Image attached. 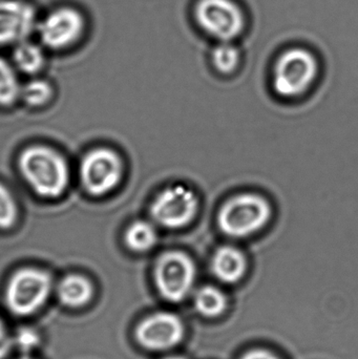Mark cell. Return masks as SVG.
Instances as JSON below:
<instances>
[{"label": "cell", "mask_w": 358, "mask_h": 359, "mask_svg": "<svg viewBox=\"0 0 358 359\" xmlns=\"http://www.w3.org/2000/svg\"><path fill=\"white\" fill-rule=\"evenodd\" d=\"M195 273V263L186 253L181 251L164 253L156 264L158 290L167 301L182 302L193 289Z\"/></svg>", "instance_id": "cell-4"}, {"label": "cell", "mask_w": 358, "mask_h": 359, "mask_svg": "<svg viewBox=\"0 0 358 359\" xmlns=\"http://www.w3.org/2000/svg\"><path fill=\"white\" fill-rule=\"evenodd\" d=\"M19 339H20L21 345H22L23 347L27 346V343H31L32 345H34V343L37 341L35 335H34L33 333L29 332H23L22 334H21V337H19Z\"/></svg>", "instance_id": "cell-23"}, {"label": "cell", "mask_w": 358, "mask_h": 359, "mask_svg": "<svg viewBox=\"0 0 358 359\" xmlns=\"http://www.w3.org/2000/svg\"><path fill=\"white\" fill-rule=\"evenodd\" d=\"M271 206L264 196L240 194L229 198L218 215L221 231L233 238H244L260 231L270 221Z\"/></svg>", "instance_id": "cell-2"}, {"label": "cell", "mask_w": 358, "mask_h": 359, "mask_svg": "<svg viewBox=\"0 0 358 359\" xmlns=\"http://www.w3.org/2000/svg\"><path fill=\"white\" fill-rule=\"evenodd\" d=\"M20 95L27 104L31 107H40L50 100L52 88L43 80H33L21 88Z\"/></svg>", "instance_id": "cell-19"}, {"label": "cell", "mask_w": 358, "mask_h": 359, "mask_svg": "<svg viewBox=\"0 0 358 359\" xmlns=\"http://www.w3.org/2000/svg\"><path fill=\"white\" fill-rule=\"evenodd\" d=\"M164 359H185L184 358H180V356H170V358H166Z\"/></svg>", "instance_id": "cell-24"}, {"label": "cell", "mask_w": 358, "mask_h": 359, "mask_svg": "<svg viewBox=\"0 0 358 359\" xmlns=\"http://www.w3.org/2000/svg\"><path fill=\"white\" fill-rule=\"evenodd\" d=\"M199 201L191 188L174 185L162 190L153 202L151 215L162 227L180 229L195 219Z\"/></svg>", "instance_id": "cell-7"}, {"label": "cell", "mask_w": 358, "mask_h": 359, "mask_svg": "<svg viewBox=\"0 0 358 359\" xmlns=\"http://www.w3.org/2000/svg\"><path fill=\"white\" fill-rule=\"evenodd\" d=\"M17 219V206L11 192L0 184V228L8 229Z\"/></svg>", "instance_id": "cell-20"}, {"label": "cell", "mask_w": 358, "mask_h": 359, "mask_svg": "<svg viewBox=\"0 0 358 359\" xmlns=\"http://www.w3.org/2000/svg\"><path fill=\"white\" fill-rule=\"evenodd\" d=\"M84 27L81 13L69 6L52 11L37 23L40 40L52 50H62L75 43L83 34Z\"/></svg>", "instance_id": "cell-9"}, {"label": "cell", "mask_w": 358, "mask_h": 359, "mask_svg": "<svg viewBox=\"0 0 358 359\" xmlns=\"http://www.w3.org/2000/svg\"><path fill=\"white\" fill-rule=\"evenodd\" d=\"M212 62L221 73H233L240 62L239 50L231 41H221L212 50Z\"/></svg>", "instance_id": "cell-18"}, {"label": "cell", "mask_w": 358, "mask_h": 359, "mask_svg": "<svg viewBox=\"0 0 358 359\" xmlns=\"http://www.w3.org/2000/svg\"><path fill=\"white\" fill-rule=\"evenodd\" d=\"M195 307L200 314L206 318H216L227 308V299L224 293L216 287L206 286L197 291Z\"/></svg>", "instance_id": "cell-14"}, {"label": "cell", "mask_w": 358, "mask_h": 359, "mask_svg": "<svg viewBox=\"0 0 358 359\" xmlns=\"http://www.w3.org/2000/svg\"><path fill=\"white\" fill-rule=\"evenodd\" d=\"M241 359H279L275 354L266 351V350H252L247 352Z\"/></svg>", "instance_id": "cell-22"}, {"label": "cell", "mask_w": 358, "mask_h": 359, "mask_svg": "<svg viewBox=\"0 0 358 359\" xmlns=\"http://www.w3.org/2000/svg\"><path fill=\"white\" fill-rule=\"evenodd\" d=\"M20 359H31V358H20Z\"/></svg>", "instance_id": "cell-25"}, {"label": "cell", "mask_w": 358, "mask_h": 359, "mask_svg": "<svg viewBox=\"0 0 358 359\" xmlns=\"http://www.w3.org/2000/svg\"><path fill=\"white\" fill-rule=\"evenodd\" d=\"M158 241L157 229L153 224L145 221L132 223L125 232V243L128 248L136 252L151 250Z\"/></svg>", "instance_id": "cell-16"}, {"label": "cell", "mask_w": 358, "mask_h": 359, "mask_svg": "<svg viewBox=\"0 0 358 359\" xmlns=\"http://www.w3.org/2000/svg\"><path fill=\"white\" fill-rule=\"evenodd\" d=\"M185 328L182 320L170 312H161L143 320L137 329V339L147 349L162 351L182 341Z\"/></svg>", "instance_id": "cell-10"}, {"label": "cell", "mask_w": 358, "mask_h": 359, "mask_svg": "<svg viewBox=\"0 0 358 359\" xmlns=\"http://www.w3.org/2000/svg\"><path fill=\"white\" fill-rule=\"evenodd\" d=\"M50 276L41 270H20L15 273L6 289V304L11 311L18 316L35 312L48 299L50 290Z\"/></svg>", "instance_id": "cell-6"}, {"label": "cell", "mask_w": 358, "mask_h": 359, "mask_svg": "<svg viewBox=\"0 0 358 359\" xmlns=\"http://www.w3.org/2000/svg\"><path fill=\"white\" fill-rule=\"evenodd\" d=\"M36 27V11L29 2L0 0V46L25 41Z\"/></svg>", "instance_id": "cell-11"}, {"label": "cell", "mask_w": 358, "mask_h": 359, "mask_svg": "<svg viewBox=\"0 0 358 359\" xmlns=\"http://www.w3.org/2000/svg\"><path fill=\"white\" fill-rule=\"evenodd\" d=\"M23 178L36 194L57 198L67 189L69 168L62 156L46 147H31L19 157Z\"/></svg>", "instance_id": "cell-1"}, {"label": "cell", "mask_w": 358, "mask_h": 359, "mask_svg": "<svg viewBox=\"0 0 358 359\" xmlns=\"http://www.w3.org/2000/svg\"><path fill=\"white\" fill-rule=\"evenodd\" d=\"M21 88L13 67L0 58V105L13 104L20 96Z\"/></svg>", "instance_id": "cell-17"}, {"label": "cell", "mask_w": 358, "mask_h": 359, "mask_svg": "<svg viewBox=\"0 0 358 359\" xmlns=\"http://www.w3.org/2000/svg\"><path fill=\"white\" fill-rule=\"evenodd\" d=\"M123 174L121 159L115 151L97 149L90 151L80 165V178L92 196H104L119 184Z\"/></svg>", "instance_id": "cell-8"}, {"label": "cell", "mask_w": 358, "mask_h": 359, "mask_svg": "<svg viewBox=\"0 0 358 359\" xmlns=\"http://www.w3.org/2000/svg\"><path fill=\"white\" fill-rule=\"evenodd\" d=\"M247 262L245 255L235 247H221L212 257V273L225 284L239 282L245 274Z\"/></svg>", "instance_id": "cell-12"}, {"label": "cell", "mask_w": 358, "mask_h": 359, "mask_svg": "<svg viewBox=\"0 0 358 359\" xmlns=\"http://www.w3.org/2000/svg\"><path fill=\"white\" fill-rule=\"evenodd\" d=\"M59 297L64 305L79 307L90 301L92 288L83 276H69L59 285Z\"/></svg>", "instance_id": "cell-13"}, {"label": "cell", "mask_w": 358, "mask_h": 359, "mask_svg": "<svg viewBox=\"0 0 358 359\" xmlns=\"http://www.w3.org/2000/svg\"><path fill=\"white\" fill-rule=\"evenodd\" d=\"M11 345H12V341L6 334L4 325L0 322V359L6 358V354L10 351Z\"/></svg>", "instance_id": "cell-21"}, {"label": "cell", "mask_w": 358, "mask_h": 359, "mask_svg": "<svg viewBox=\"0 0 358 359\" xmlns=\"http://www.w3.org/2000/svg\"><path fill=\"white\" fill-rule=\"evenodd\" d=\"M43 50L37 44L25 41L17 43L13 53V60L17 69L25 74H36L44 65Z\"/></svg>", "instance_id": "cell-15"}, {"label": "cell", "mask_w": 358, "mask_h": 359, "mask_svg": "<svg viewBox=\"0 0 358 359\" xmlns=\"http://www.w3.org/2000/svg\"><path fill=\"white\" fill-rule=\"evenodd\" d=\"M319 72L317 59L304 48H291L281 55L275 65L273 86L280 96H300L306 92Z\"/></svg>", "instance_id": "cell-3"}, {"label": "cell", "mask_w": 358, "mask_h": 359, "mask_svg": "<svg viewBox=\"0 0 358 359\" xmlns=\"http://www.w3.org/2000/svg\"><path fill=\"white\" fill-rule=\"evenodd\" d=\"M195 14L203 31L220 41H231L245 27L243 11L233 0H200Z\"/></svg>", "instance_id": "cell-5"}]
</instances>
